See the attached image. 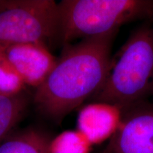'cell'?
I'll list each match as a JSON object with an SVG mask.
<instances>
[{"label": "cell", "instance_id": "obj_10", "mask_svg": "<svg viewBox=\"0 0 153 153\" xmlns=\"http://www.w3.org/2000/svg\"><path fill=\"white\" fill-rule=\"evenodd\" d=\"M91 143L79 131H65L52 140L51 153H89Z\"/></svg>", "mask_w": 153, "mask_h": 153}, {"label": "cell", "instance_id": "obj_2", "mask_svg": "<svg viewBox=\"0 0 153 153\" xmlns=\"http://www.w3.org/2000/svg\"><path fill=\"white\" fill-rule=\"evenodd\" d=\"M57 5L59 41L64 45L116 32L126 22L153 14V1L143 0H65Z\"/></svg>", "mask_w": 153, "mask_h": 153}, {"label": "cell", "instance_id": "obj_3", "mask_svg": "<svg viewBox=\"0 0 153 153\" xmlns=\"http://www.w3.org/2000/svg\"><path fill=\"white\" fill-rule=\"evenodd\" d=\"M152 82L153 35L150 30L142 29L126 44L93 99L115 105L123 111L148 92Z\"/></svg>", "mask_w": 153, "mask_h": 153}, {"label": "cell", "instance_id": "obj_6", "mask_svg": "<svg viewBox=\"0 0 153 153\" xmlns=\"http://www.w3.org/2000/svg\"><path fill=\"white\" fill-rule=\"evenodd\" d=\"M102 153H153V110L122 120Z\"/></svg>", "mask_w": 153, "mask_h": 153}, {"label": "cell", "instance_id": "obj_5", "mask_svg": "<svg viewBox=\"0 0 153 153\" xmlns=\"http://www.w3.org/2000/svg\"><path fill=\"white\" fill-rule=\"evenodd\" d=\"M0 55L26 85L38 88L54 68L57 59L41 43L0 45Z\"/></svg>", "mask_w": 153, "mask_h": 153}, {"label": "cell", "instance_id": "obj_8", "mask_svg": "<svg viewBox=\"0 0 153 153\" xmlns=\"http://www.w3.org/2000/svg\"><path fill=\"white\" fill-rule=\"evenodd\" d=\"M51 141L43 131L25 130L4 140L0 143V153H51Z\"/></svg>", "mask_w": 153, "mask_h": 153}, {"label": "cell", "instance_id": "obj_9", "mask_svg": "<svg viewBox=\"0 0 153 153\" xmlns=\"http://www.w3.org/2000/svg\"><path fill=\"white\" fill-rule=\"evenodd\" d=\"M27 100L22 93L13 96L0 95V143L22 116Z\"/></svg>", "mask_w": 153, "mask_h": 153}, {"label": "cell", "instance_id": "obj_11", "mask_svg": "<svg viewBox=\"0 0 153 153\" xmlns=\"http://www.w3.org/2000/svg\"><path fill=\"white\" fill-rule=\"evenodd\" d=\"M26 85L0 55V95L13 96L22 93Z\"/></svg>", "mask_w": 153, "mask_h": 153}, {"label": "cell", "instance_id": "obj_4", "mask_svg": "<svg viewBox=\"0 0 153 153\" xmlns=\"http://www.w3.org/2000/svg\"><path fill=\"white\" fill-rule=\"evenodd\" d=\"M59 41V11L52 0H0V45Z\"/></svg>", "mask_w": 153, "mask_h": 153}, {"label": "cell", "instance_id": "obj_7", "mask_svg": "<svg viewBox=\"0 0 153 153\" xmlns=\"http://www.w3.org/2000/svg\"><path fill=\"white\" fill-rule=\"evenodd\" d=\"M122 110L115 105L95 102L85 106L77 118L78 131L92 144L110 139L121 123Z\"/></svg>", "mask_w": 153, "mask_h": 153}, {"label": "cell", "instance_id": "obj_1", "mask_svg": "<svg viewBox=\"0 0 153 153\" xmlns=\"http://www.w3.org/2000/svg\"><path fill=\"white\" fill-rule=\"evenodd\" d=\"M114 33L65 45L54 68L43 84L36 88L33 101L38 111L60 123L98 92L111 68Z\"/></svg>", "mask_w": 153, "mask_h": 153}]
</instances>
